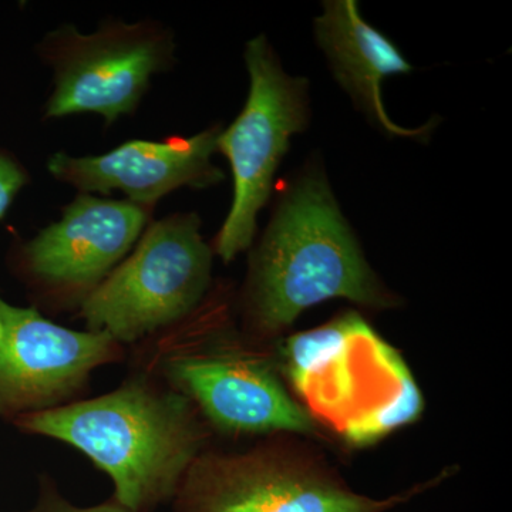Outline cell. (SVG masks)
I'll return each instance as SVG.
<instances>
[{"mask_svg": "<svg viewBox=\"0 0 512 512\" xmlns=\"http://www.w3.org/2000/svg\"><path fill=\"white\" fill-rule=\"evenodd\" d=\"M104 332L57 325L0 295V417L15 420L79 402L94 370L126 357Z\"/></svg>", "mask_w": 512, "mask_h": 512, "instance_id": "9c48e42d", "label": "cell"}, {"mask_svg": "<svg viewBox=\"0 0 512 512\" xmlns=\"http://www.w3.org/2000/svg\"><path fill=\"white\" fill-rule=\"evenodd\" d=\"M333 298L367 308L396 305L367 265L322 168L309 165L286 190L252 252L242 312L252 333L269 338Z\"/></svg>", "mask_w": 512, "mask_h": 512, "instance_id": "7a4b0ae2", "label": "cell"}, {"mask_svg": "<svg viewBox=\"0 0 512 512\" xmlns=\"http://www.w3.org/2000/svg\"><path fill=\"white\" fill-rule=\"evenodd\" d=\"M419 490L386 500L356 494L311 463L262 447L205 450L178 488L173 512H387Z\"/></svg>", "mask_w": 512, "mask_h": 512, "instance_id": "ba28073f", "label": "cell"}, {"mask_svg": "<svg viewBox=\"0 0 512 512\" xmlns=\"http://www.w3.org/2000/svg\"><path fill=\"white\" fill-rule=\"evenodd\" d=\"M29 183L30 173L26 165L15 154L0 147V221Z\"/></svg>", "mask_w": 512, "mask_h": 512, "instance_id": "4fadbf2b", "label": "cell"}, {"mask_svg": "<svg viewBox=\"0 0 512 512\" xmlns=\"http://www.w3.org/2000/svg\"><path fill=\"white\" fill-rule=\"evenodd\" d=\"M215 124L191 137L160 141L131 140L97 156H70L59 151L47 160V171L80 194L123 192L127 201L156 207L180 188L214 187L224 173L212 163L222 131Z\"/></svg>", "mask_w": 512, "mask_h": 512, "instance_id": "30bf717a", "label": "cell"}, {"mask_svg": "<svg viewBox=\"0 0 512 512\" xmlns=\"http://www.w3.org/2000/svg\"><path fill=\"white\" fill-rule=\"evenodd\" d=\"M175 52L173 30L157 20L107 19L93 33L74 25L50 30L37 45L53 73L45 119L99 114L116 123L138 109L154 76L174 66Z\"/></svg>", "mask_w": 512, "mask_h": 512, "instance_id": "5b68a950", "label": "cell"}, {"mask_svg": "<svg viewBox=\"0 0 512 512\" xmlns=\"http://www.w3.org/2000/svg\"><path fill=\"white\" fill-rule=\"evenodd\" d=\"M20 512H128L123 505L117 503L113 497L103 503L80 507L70 503L57 487L56 481L49 474L39 478V493L35 505L28 511Z\"/></svg>", "mask_w": 512, "mask_h": 512, "instance_id": "7c38bea8", "label": "cell"}, {"mask_svg": "<svg viewBox=\"0 0 512 512\" xmlns=\"http://www.w3.org/2000/svg\"><path fill=\"white\" fill-rule=\"evenodd\" d=\"M315 35L333 74L366 116L393 137H419L430 130H407L394 123L383 104L384 79L413 70L392 40L370 26L353 0H330L315 20Z\"/></svg>", "mask_w": 512, "mask_h": 512, "instance_id": "8fae6325", "label": "cell"}, {"mask_svg": "<svg viewBox=\"0 0 512 512\" xmlns=\"http://www.w3.org/2000/svg\"><path fill=\"white\" fill-rule=\"evenodd\" d=\"M212 248L195 212L151 221L130 254L83 302L86 330L134 346L191 315L211 291Z\"/></svg>", "mask_w": 512, "mask_h": 512, "instance_id": "277c9868", "label": "cell"}, {"mask_svg": "<svg viewBox=\"0 0 512 512\" xmlns=\"http://www.w3.org/2000/svg\"><path fill=\"white\" fill-rule=\"evenodd\" d=\"M13 424L89 457L111 478V497L128 512H154L170 504L211 436L187 397L138 372L113 392L26 414Z\"/></svg>", "mask_w": 512, "mask_h": 512, "instance_id": "6da1fadb", "label": "cell"}, {"mask_svg": "<svg viewBox=\"0 0 512 512\" xmlns=\"http://www.w3.org/2000/svg\"><path fill=\"white\" fill-rule=\"evenodd\" d=\"M154 207L77 194L59 220L16 242L10 265L36 306L79 311L150 225Z\"/></svg>", "mask_w": 512, "mask_h": 512, "instance_id": "52a82bcc", "label": "cell"}, {"mask_svg": "<svg viewBox=\"0 0 512 512\" xmlns=\"http://www.w3.org/2000/svg\"><path fill=\"white\" fill-rule=\"evenodd\" d=\"M244 56L251 80L247 103L217 141L234 178L231 208L214 241L215 254L225 262L251 247L291 137L309 120L308 83L282 69L265 36L249 40Z\"/></svg>", "mask_w": 512, "mask_h": 512, "instance_id": "8992f818", "label": "cell"}, {"mask_svg": "<svg viewBox=\"0 0 512 512\" xmlns=\"http://www.w3.org/2000/svg\"><path fill=\"white\" fill-rule=\"evenodd\" d=\"M228 308L220 293H208L187 318L133 346V372L183 394L222 433H318L271 360L229 328Z\"/></svg>", "mask_w": 512, "mask_h": 512, "instance_id": "3957f363", "label": "cell"}]
</instances>
